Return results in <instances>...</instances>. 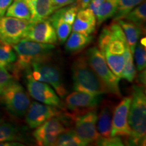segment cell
<instances>
[{
	"label": "cell",
	"mask_w": 146,
	"mask_h": 146,
	"mask_svg": "<svg viewBox=\"0 0 146 146\" xmlns=\"http://www.w3.org/2000/svg\"><path fill=\"white\" fill-rule=\"evenodd\" d=\"M12 46L16 54V60L9 68L15 79L19 78L22 72L31 70L33 63L49 60L56 47L54 44L39 43L25 38Z\"/></svg>",
	"instance_id": "6da1fadb"
},
{
	"label": "cell",
	"mask_w": 146,
	"mask_h": 146,
	"mask_svg": "<svg viewBox=\"0 0 146 146\" xmlns=\"http://www.w3.org/2000/svg\"><path fill=\"white\" fill-rule=\"evenodd\" d=\"M128 122L131 131L128 143L143 145L146 135V96L143 86L134 85L133 87Z\"/></svg>",
	"instance_id": "7a4b0ae2"
},
{
	"label": "cell",
	"mask_w": 146,
	"mask_h": 146,
	"mask_svg": "<svg viewBox=\"0 0 146 146\" xmlns=\"http://www.w3.org/2000/svg\"><path fill=\"white\" fill-rule=\"evenodd\" d=\"M73 89L96 96L108 94V91L91 68L85 56H79L73 62L72 66Z\"/></svg>",
	"instance_id": "3957f363"
},
{
	"label": "cell",
	"mask_w": 146,
	"mask_h": 146,
	"mask_svg": "<svg viewBox=\"0 0 146 146\" xmlns=\"http://www.w3.org/2000/svg\"><path fill=\"white\" fill-rule=\"evenodd\" d=\"M86 59L91 68L94 70L106 87L108 93L120 97L119 81L120 80L111 71L101 51L98 47H92L86 52Z\"/></svg>",
	"instance_id": "277c9868"
},
{
	"label": "cell",
	"mask_w": 146,
	"mask_h": 146,
	"mask_svg": "<svg viewBox=\"0 0 146 146\" xmlns=\"http://www.w3.org/2000/svg\"><path fill=\"white\" fill-rule=\"evenodd\" d=\"M0 96L11 114L18 118L26 115L31 104L30 98L24 87L15 80L5 87Z\"/></svg>",
	"instance_id": "5b68a950"
},
{
	"label": "cell",
	"mask_w": 146,
	"mask_h": 146,
	"mask_svg": "<svg viewBox=\"0 0 146 146\" xmlns=\"http://www.w3.org/2000/svg\"><path fill=\"white\" fill-rule=\"evenodd\" d=\"M98 48L101 52L123 55L129 48L123 29L117 21L104 27L98 40Z\"/></svg>",
	"instance_id": "8992f818"
},
{
	"label": "cell",
	"mask_w": 146,
	"mask_h": 146,
	"mask_svg": "<svg viewBox=\"0 0 146 146\" xmlns=\"http://www.w3.org/2000/svg\"><path fill=\"white\" fill-rule=\"evenodd\" d=\"M47 61L38 62L32 64L31 75L35 79L47 83L61 98H65L68 91L64 83L63 77L60 69L56 66Z\"/></svg>",
	"instance_id": "52a82bcc"
},
{
	"label": "cell",
	"mask_w": 146,
	"mask_h": 146,
	"mask_svg": "<svg viewBox=\"0 0 146 146\" xmlns=\"http://www.w3.org/2000/svg\"><path fill=\"white\" fill-rule=\"evenodd\" d=\"M27 73V90L34 100L44 104L59 108L62 110L64 108V104L62 102L59 96L50 85L35 79L31 75V70Z\"/></svg>",
	"instance_id": "ba28073f"
},
{
	"label": "cell",
	"mask_w": 146,
	"mask_h": 146,
	"mask_svg": "<svg viewBox=\"0 0 146 146\" xmlns=\"http://www.w3.org/2000/svg\"><path fill=\"white\" fill-rule=\"evenodd\" d=\"M72 117L75 120L74 130L85 145L96 143L100 137L96 127L98 119L96 108L89 110L83 114H78Z\"/></svg>",
	"instance_id": "9c48e42d"
},
{
	"label": "cell",
	"mask_w": 146,
	"mask_h": 146,
	"mask_svg": "<svg viewBox=\"0 0 146 146\" xmlns=\"http://www.w3.org/2000/svg\"><path fill=\"white\" fill-rule=\"evenodd\" d=\"M30 21L11 16L0 18V41L3 44L14 45L24 38Z\"/></svg>",
	"instance_id": "30bf717a"
},
{
	"label": "cell",
	"mask_w": 146,
	"mask_h": 146,
	"mask_svg": "<svg viewBox=\"0 0 146 146\" xmlns=\"http://www.w3.org/2000/svg\"><path fill=\"white\" fill-rule=\"evenodd\" d=\"M66 130L67 129L60 116H55L36 127L33 135L38 145H55L58 136Z\"/></svg>",
	"instance_id": "8fae6325"
},
{
	"label": "cell",
	"mask_w": 146,
	"mask_h": 146,
	"mask_svg": "<svg viewBox=\"0 0 146 146\" xmlns=\"http://www.w3.org/2000/svg\"><path fill=\"white\" fill-rule=\"evenodd\" d=\"M131 96L124 98L113 110L111 136H118L129 139L131 131L128 122Z\"/></svg>",
	"instance_id": "7c38bea8"
},
{
	"label": "cell",
	"mask_w": 146,
	"mask_h": 146,
	"mask_svg": "<svg viewBox=\"0 0 146 146\" xmlns=\"http://www.w3.org/2000/svg\"><path fill=\"white\" fill-rule=\"evenodd\" d=\"M62 110L52 106L33 102L26 113V123L31 129H36L47 120L60 116Z\"/></svg>",
	"instance_id": "4fadbf2b"
},
{
	"label": "cell",
	"mask_w": 146,
	"mask_h": 146,
	"mask_svg": "<svg viewBox=\"0 0 146 146\" xmlns=\"http://www.w3.org/2000/svg\"><path fill=\"white\" fill-rule=\"evenodd\" d=\"M24 38L48 44L55 45L58 41L55 29L48 18L36 23H30Z\"/></svg>",
	"instance_id": "5bb4252c"
},
{
	"label": "cell",
	"mask_w": 146,
	"mask_h": 146,
	"mask_svg": "<svg viewBox=\"0 0 146 146\" xmlns=\"http://www.w3.org/2000/svg\"><path fill=\"white\" fill-rule=\"evenodd\" d=\"M100 96H96L83 91H75L66 97L64 106L72 112H76L75 114L70 115L71 116H74L77 114L78 112L80 110H89L96 108L101 101Z\"/></svg>",
	"instance_id": "9a60e30c"
},
{
	"label": "cell",
	"mask_w": 146,
	"mask_h": 146,
	"mask_svg": "<svg viewBox=\"0 0 146 146\" xmlns=\"http://www.w3.org/2000/svg\"><path fill=\"white\" fill-rule=\"evenodd\" d=\"M96 15L89 8L79 9L72 25V30L85 35H91L96 29Z\"/></svg>",
	"instance_id": "2e32d148"
},
{
	"label": "cell",
	"mask_w": 146,
	"mask_h": 146,
	"mask_svg": "<svg viewBox=\"0 0 146 146\" xmlns=\"http://www.w3.org/2000/svg\"><path fill=\"white\" fill-rule=\"evenodd\" d=\"M118 24L123 29L126 39L131 54H133L139 38L143 34V25H137L132 22L126 21L125 19H120L117 21Z\"/></svg>",
	"instance_id": "e0dca14e"
},
{
	"label": "cell",
	"mask_w": 146,
	"mask_h": 146,
	"mask_svg": "<svg viewBox=\"0 0 146 146\" xmlns=\"http://www.w3.org/2000/svg\"><path fill=\"white\" fill-rule=\"evenodd\" d=\"M112 112V105L105 102L102 105L99 116H98L97 131L102 138H108L111 137Z\"/></svg>",
	"instance_id": "ac0fdd59"
},
{
	"label": "cell",
	"mask_w": 146,
	"mask_h": 146,
	"mask_svg": "<svg viewBox=\"0 0 146 146\" xmlns=\"http://www.w3.org/2000/svg\"><path fill=\"white\" fill-rule=\"evenodd\" d=\"M31 16L30 23L47 19L56 11L52 0H35L30 7Z\"/></svg>",
	"instance_id": "d6986e66"
},
{
	"label": "cell",
	"mask_w": 146,
	"mask_h": 146,
	"mask_svg": "<svg viewBox=\"0 0 146 146\" xmlns=\"http://www.w3.org/2000/svg\"><path fill=\"white\" fill-rule=\"evenodd\" d=\"M93 37L91 35L74 32L70 34L66 40L65 45V49L68 52L76 53L83 50L92 41Z\"/></svg>",
	"instance_id": "ffe728a7"
},
{
	"label": "cell",
	"mask_w": 146,
	"mask_h": 146,
	"mask_svg": "<svg viewBox=\"0 0 146 146\" xmlns=\"http://www.w3.org/2000/svg\"><path fill=\"white\" fill-rule=\"evenodd\" d=\"M48 19L55 29L58 41L60 43H65L72 31V25L66 23L56 12H54Z\"/></svg>",
	"instance_id": "44dd1931"
},
{
	"label": "cell",
	"mask_w": 146,
	"mask_h": 146,
	"mask_svg": "<svg viewBox=\"0 0 146 146\" xmlns=\"http://www.w3.org/2000/svg\"><path fill=\"white\" fill-rule=\"evenodd\" d=\"M118 0H104L97 10V23L100 26L109 18L114 17L118 8Z\"/></svg>",
	"instance_id": "7402d4cb"
},
{
	"label": "cell",
	"mask_w": 146,
	"mask_h": 146,
	"mask_svg": "<svg viewBox=\"0 0 146 146\" xmlns=\"http://www.w3.org/2000/svg\"><path fill=\"white\" fill-rule=\"evenodd\" d=\"M5 16L30 21L31 13L27 3L22 0H14L8 7Z\"/></svg>",
	"instance_id": "603a6c76"
},
{
	"label": "cell",
	"mask_w": 146,
	"mask_h": 146,
	"mask_svg": "<svg viewBox=\"0 0 146 146\" xmlns=\"http://www.w3.org/2000/svg\"><path fill=\"white\" fill-rule=\"evenodd\" d=\"M104 56L108 66L111 71L117 77L121 78L124 64H125V57L123 55H117L111 54L107 51L102 52Z\"/></svg>",
	"instance_id": "cb8c5ba5"
},
{
	"label": "cell",
	"mask_w": 146,
	"mask_h": 146,
	"mask_svg": "<svg viewBox=\"0 0 146 146\" xmlns=\"http://www.w3.org/2000/svg\"><path fill=\"white\" fill-rule=\"evenodd\" d=\"M21 139V133L17 127L12 123H0V142Z\"/></svg>",
	"instance_id": "d4e9b609"
},
{
	"label": "cell",
	"mask_w": 146,
	"mask_h": 146,
	"mask_svg": "<svg viewBox=\"0 0 146 146\" xmlns=\"http://www.w3.org/2000/svg\"><path fill=\"white\" fill-rule=\"evenodd\" d=\"M55 145L58 146H84L86 145L80 139L74 130L67 129L58 136Z\"/></svg>",
	"instance_id": "484cf974"
},
{
	"label": "cell",
	"mask_w": 146,
	"mask_h": 146,
	"mask_svg": "<svg viewBox=\"0 0 146 146\" xmlns=\"http://www.w3.org/2000/svg\"><path fill=\"white\" fill-rule=\"evenodd\" d=\"M124 57H125V64L122 72L121 78H124L131 83L135 78L137 70L133 62V57L129 48L126 50L124 54Z\"/></svg>",
	"instance_id": "4316f807"
},
{
	"label": "cell",
	"mask_w": 146,
	"mask_h": 146,
	"mask_svg": "<svg viewBox=\"0 0 146 146\" xmlns=\"http://www.w3.org/2000/svg\"><path fill=\"white\" fill-rule=\"evenodd\" d=\"M123 19L132 22L137 25H143L146 21V3L143 2L135 7Z\"/></svg>",
	"instance_id": "83f0119b"
},
{
	"label": "cell",
	"mask_w": 146,
	"mask_h": 146,
	"mask_svg": "<svg viewBox=\"0 0 146 146\" xmlns=\"http://www.w3.org/2000/svg\"><path fill=\"white\" fill-rule=\"evenodd\" d=\"M145 0H118V8L114 16V21L123 19L135 7L143 2Z\"/></svg>",
	"instance_id": "f1b7e54d"
},
{
	"label": "cell",
	"mask_w": 146,
	"mask_h": 146,
	"mask_svg": "<svg viewBox=\"0 0 146 146\" xmlns=\"http://www.w3.org/2000/svg\"><path fill=\"white\" fill-rule=\"evenodd\" d=\"M16 60V54L12 45L1 44L0 45V66L10 68Z\"/></svg>",
	"instance_id": "f546056e"
},
{
	"label": "cell",
	"mask_w": 146,
	"mask_h": 146,
	"mask_svg": "<svg viewBox=\"0 0 146 146\" xmlns=\"http://www.w3.org/2000/svg\"><path fill=\"white\" fill-rule=\"evenodd\" d=\"M133 54L135 55L137 70L139 72L145 70L146 67L145 45L142 44L141 43L137 44Z\"/></svg>",
	"instance_id": "4dcf8cb0"
},
{
	"label": "cell",
	"mask_w": 146,
	"mask_h": 146,
	"mask_svg": "<svg viewBox=\"0 0 146 146\" xmlns=\"http://www.w3.org/2000/svg\"><path fill=\"white\" fill-rule=\"evenodd\" d=\"M15 78L5 67L0 66V94L7 85L14 81Z\"/></svg>",
	"instance_id": "1f68e13d"
},
{
	"label": "cell",
	"mask_w": 146,
	"mask_h": 146,
	"mask_svg": "<svg viewBox=\"0 0 146 146\" xmlns=\"http://www.w3.org/2000/svg\"><path fill=\"white\" fill-rule=\"evenodd\" d=\"M96 143L98 145L106 146H121L125 145L121 137L118 136H111L108 138H102L100 137Z\"/></svg>",
	"instance_id": "d6a6232c"
},
{
	"label": "cell",
	"mask_w": 146,
	"mask_h": 146,
	"mask_svg": "<svg viewBox=\"0 0 146 146\" xmlns=\"http://www.w3.org/2000/svg\"><path fill=\"white\" fill-rule=\"evenodd\" d=\"M79 0H52L53 4L56 10L58 9L67 6V5L77 3Z\"/></svg>",
	"instance_id": "836d02e7"
},
{
	"label": "cell",
	"mask_w": 146,
	"mask_h": 146,
	"mask_svg": "<svg viewBox=\"0 0 146 146\" xmlns=\"http://www.w3.org/2000/svg\"><path fill=\"white\" fill-rule=\"evenodd\" d=\"M12 1L13 0H0V18L4 16L8 7Z\"/></svg>",
	"instance_id": "e575fe53"
},
{
	"label": "cell",
	"mask_w": 146,
	"mask_h": 146,
	"mask_svg": "<svg viewBox=\"0 0 146 146\" xmlns=\"http://www.w3.org/2000/svg\"><path fill=\"white\" fill-rule=\"evenodd\" d=\"M104 1V0H91L87 8L90 9V10L94 12L95 15H96L97 10H98L100 4H101Z\"/></svg>",
	"instance_id": "d590c367"
},
{
	"label": "cell",
	"mask_w": 146,
	"mask_h": 146,
	"mask_svg": "<svg viewBox=\"0 0 146 146\" xmlns=\"http://www.w3.org/2000/svg\"><path fill=\"white\" fill-rule=\"evenodd\" d=\"M18 146V145H24L23 144L18 143L15 141H4L0 142V146Z\"/></svg>",
	"instance_id": "8d00e7d4"
},
{
	"label": "cell",
	"mask_w": 146,
	"mask_h": 146,
	"mask_svg": "<svg viewBox=\"0 0 146 146\" xmlns=\"http://www.w3.org/2000/svg\"><path fill=\"white\" fill-rule=\"evenodd\" d=\"M91 0H79L80 9H84L88 7Z\"/></svg>",
	"instance_id": "74e56055"
},
{
	"label": "cell",
	"mask_w": 146,
	"mask_h": 146,
	"mask_svg": "<svg viewBox=\"0 0 146 146\" xmlns=\"http://www.w3.org/2000/svg\"><path fill=\"white\" fill-rule=\"evenodd\" d=\"M22 1H25V3H27V4H28V5L29 6V8L31 7V5L33 4V3L34 2L35 0H22Z\"/></svg>",
	"instance_id": "f35d334b"
},
{
	"label": "cell",
	"mask_w": 146,
	"mask_h": 146,
	"mask_svg": "<svg viewBox=\"0 0 146 146\" xmlns=\"http://www.w3.org/2000/svg\"><path fill=\"white\" fill-rule=\"evenodd\" d=\"M1 44H3V43H1V41H0V45H1Z\"/></svg>",
	"instance_id": "ab89813d"
}]
</instances>
